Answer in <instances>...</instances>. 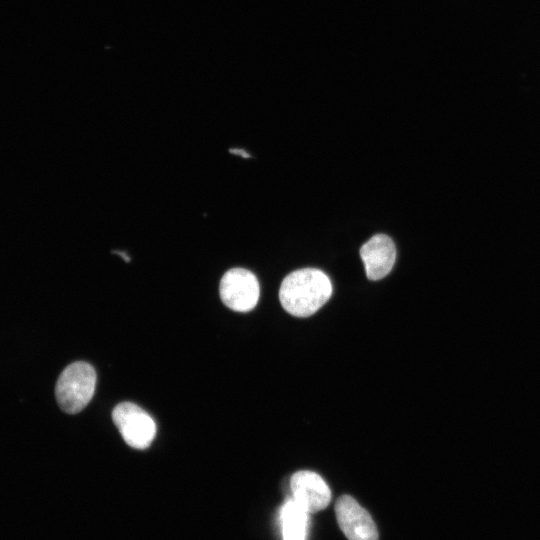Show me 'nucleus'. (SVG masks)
Listing matches in <instances>:
<instances>
[{
	"label": "nucleus",
	"mask_w": 540,
	"mask_h": 540,
	"mask_svg": "<svg viewBox=\"0 0 540 540\" xmlns=\"http://www.w3.org/2000/svg\"><path fill=\"white\" fill-rule=\"evenodd\" d=\"M280 523L283 540H306L309 525L308 512L293 498L286 500L282 505Z\"/></svg>",
	"instance_id": "6e6552de"
},
{
	"label": "nucleus",
	"mask_w": 540,
	"mask_h": 540,
	"mask_svg": "<svg viewBox=\"0 0 540 540\" xmlns=\"http://www.w3.org/2000/svg\"><path fill=\"white\" fill-rule=\"evenodd\" d=\"M96 379L94 368L87 362L78 361L67 366L55 387L59 407L68 414L83 410L94 394Z\"/></svg>",
	"instance_id": "f03ea898"
},
{
	"label": "nucleus",
	"mask_w": 540,
	"mask_h": 540,
	"mask_svg": "<svg viewBox=\"0 0 540 540\" xmlns=\"http://www.w3.org/2000/svg\"><path fill=\"white\" fill-rule=\"evenodd\" d=\"M112 419L124 441L132 448H148L155 438V421L134 403H119L112 411Z\"/></svg>",
	"instance_id": "7ed1b4c3"
},
{
	"label": "nucleus",
	"mask_w": 540,
	"mask_h": 540,
	"mask_svg": "<svg viewBox=\"0 0 540 540\" xmlns=\"http://www.w3.org/2000/svg\"><path fill=\"white\" fill-rule=\"evenodd\" d=\"M329 277L316 268H303L288 274L279 289V300L286 312L295 317H308L317 312L331 297Z\"/></svg>",
	"instance_id": "f257e3e1"
},
{
	"label": "nucleus",
	"mask_w": 540,
	"mask_h": 540,
	"mask_svg": "<svg viewBox=\"0 0 540 540\" xmlns=\"http://www.w3.org/2000/svg\"><path fill=\"white\" fill-rule=\"evenodd\" d=\"M222 302L231 310L248 312L258 303L260 286L256 276L244 268L228 270L219 286Z\"/></svg>",
	"instance_id": "20e7f679"
},
{
	"label": "nucleus",
	"mask_w": 540,
	"mask_h": 540,
	"mask_svg": "<svg viewBox=\"0 0 540 540\" xmlns=\"http://www.w3.org/2000/svg\"><path fill=\"white\" fill-rule=\"evenodd\" d=\"M292 498L308 513L325 509L331 501V491L324 479L313 471L295 472L290 479Z\"/></svg>",
	"instance_id": "423d86ee"
},
{
	"label": "nucleus",
	"mask_w": 540,
	"mask_h": 540,
	"mask_svg": "<svg viewBox=\"0 0 540 540\" xmlns=\"http://www.w3.org/2000/svg\"><path fill=\"white\" fill-rule=\"evenodd\" d=\"M360 257L369 280H380L387 276L396 260V247L386 234H375L360 248Z\"/></svg>",
	"instance_id": "0eeeda50"
},
{
	"label": "nucleus",
	"mask_w": 540,
	"mask_h": 540,
	"mask_svg": "<svg viewBox=\"0 0 540 540\" xmlns=\"http://www.w3.org/2000/svg\"><path fill=\"white\" fill-rule=\"evenodd\" d=\"M337 523L348 540H378L377 526L366 509L350 495L335 503Z\"/></svg>",
	"instance_id": "39448f33"
},
{
	"label": "nucleus",
	"mask_w": 540,
	"mask_h": 540,
	"mask_svg": "<svg viewBox=\"0 0 540 540\" xmlns=\"http://www.w3.org/2000/svg\"><path fill=\"white\" fill-rule=\"evenodd\" d=\"M230 152L235 153V154H240L243 157H249V155L243 150H239V149H234L233 150V149H231Z\"/></svg>",
	"instance_id": "1a4fd4ad"
}]
</instances>
